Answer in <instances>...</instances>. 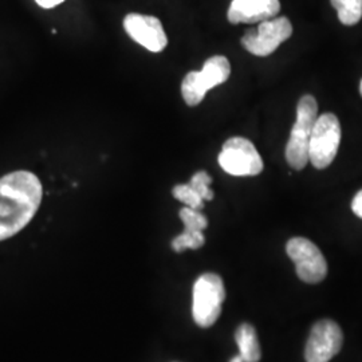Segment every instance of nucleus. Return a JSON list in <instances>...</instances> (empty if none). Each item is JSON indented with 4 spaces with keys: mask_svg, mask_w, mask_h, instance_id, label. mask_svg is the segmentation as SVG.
Listing matches in <instances>:
<instances>
[{
    "mask_svg": "<svg viewBox=\"0 0 362 362\" xmlns=\"http://www.w3.org/2000/svg\"><path fill=\"white\" fill-rule=\"evenodd\" d=\"M226 288L218 274L207 272L199 276L194 285L192 315L200 327H211L219 320Z\"/></svg>",
    "mask_w": 362,
    "mask_h": 362,
    "instance_id": "nucleus-4",
    "label": "nucleus"
},
{
    "mask_svg": "<svg viewBox=\"0 0 362 362\" xmlns=\"http://www.w3.org/2000/svg\"><path fill=\"white\" fill-rule=\"evenodd\" d=\"M42 184L28 170H16L0 179V242L22 231L42 203Z\"/></svg>",
    "mask_w": 362,
    "mask_h": 362,
    "instance_id": "nucleus-1",
    "label": "nucleus"
},
{
    "mask_svg": "<svg viewBox=\"0 0 362 362\" xmlns=\"http://www.w3.org/2000/svg\"><path fill=\"white\" fill-rule=\"evenodd\" d=\"M204 243H206V238H204L203 233L184 230V233H180L179 236H176L172 240V248L176 252H182V251H185L188 248L197 250V248L204 246Z\"/></svg>",
    "mask_w": 362,
    "mask_h": 362,
    "instance_id": "nucleus-14",
    "label": "nucleus"
},
{
    "mask_svg": "<svg viewBox=\"0 0 362 362\" xmlns=\"http://www.w3.org/2000/svg\"><path fill=\"white\" fill-rule=\"evenodd\" d=\"M279 11V0H233L227 18L233 25H252L274 19Z\"/></svg>",
    "mask_w": 362,
    "mask_h": 362,
    "instance_id": "nucleus-11",
    "label": "nucleus"
},
{
    "mask_svg": "<svg viewBox=\"0 0 362 362\" xmlns=\"http://www.w3.org/2000/svg\"><path fill=\"white\" fill-rule=\"evenodd\" d=\"M231 74L230 61L223 55L207 59L200 71H191L182 79L181 95L188 106H197L208 90L224 83Z\"/></svg>",
    "mask_w": 362,
    "mask_h": 362,
    "instance_id": "nucleus-3",
    "label": "nucleus"
},
{
    "mask_svg": "<svg viewBox=\"0 0 362 362\" xmlns=\"http://www.w3.org/2000/svg\"><path fill=\"white\" fill-rule=\"evenodd\" d=\"M235 339L239 346V354L243 357L245 362H259L262 357L260 345H259L257 330L250 324H242L236 333Z\"/></svg>",
    "mask_w": 362,
    "mask_h": 362,
    "instance_id": "nucleus-12",
    "label": "nucleus"
},
{
    "mask_svg": "<svg viewBox=\"0 0 362 362\" xmlns=\"http://www.w3.org/2000/svg\"><path fill=\"white\" fill-rule=\"evenodd\" d=\"M351 209H353V212L362 219V189L358 192V194L354 196V199H353V202H351Z\"/></svg>",
    "mask_w": 362,
    "mask_h": 362,
    "instance_id": "nucleus-18",
    "label": "nucleus"
},
{
    "mask_svg": "<svg viewBox=\"0 0 362 362\" xmlns=\"http://www.w3.org/2000/svg\"><path fill=\"white\" fill-rule=\"evenodd\" d=\"M230 362H245V360H243V357L239 354V356H235L233 358H231V361Z\"/></svg>",
    "mask_w": 362,
    "mask_h": 362,
    "instance_id": "nucleus-20",
    "label": "nucleus"
},
{
    "mask_svg": "<svg viewBox=\"0 0 362 362\" xmlns=\"http://www.w3.org/2000/svg\"><path fill=\"white\" fill-rule=\"evenodd\" d=\"M318 118V105L313 95H303L297 107V119L286 145L287 164L302 170L309 163L311 133Z\"/></svg>",
    "mask_w": 362,
    "mask_h": 362,
    "instance_id": "nucleus-2",
    "label": "nucleus"
},
{
    "mask_svg": "<svg viewBox=\"0 0 362 362\" xmlns=\"http://www.w3.org/2000/svg\"><path fill=\"white\" fill-rule=\"evenodd\" d=\"M344 344L341 327L332 320H321L313 326L305 348L308 362H329L339 353Z\"/></svg>",
    "mask_w": 362,
    "mask_h": 362,
    "instance_id": "nucleus-9",
    "label": "nucleus"
},
{
    "mask_svg": "<svg viewBox=\"0 0 362 362\" xmlns=\"http://www.w3.org/2000/svg\"><path fill=\"white\" fill-rule=\"evenodd\" d=\"M338 13V19L345 26L357 25L362 18V0H330Z\"/></svg>",
    "mask_w": 362,
    "mask_h": 362,
    "instance_id": "nucleus-13",
    "label": "nucleus"
},
{
    "mask_svg": "<svg viewBox=\"0 0 362 362\" xmlns=\"http://www.w3.org/2000/svg\"><path fill=\"white\" fill-rule=\"evenodd\" d=\"M124 28L130 38L149 52H161L168 45L164 27L156 16L128 13L124 19Z\"/></svg>",
    "mask_w": 362,
    "mask_h": 362,
    "instance_id": "nucleus-10",
    "label": "nucleus"
},
{
    "mask_svg": "<svg viewBox=\"0 0 362 362\" xmlns=\"http://www.w3.org/2000/svg\"><path fill=\"white\" fill-rule=\"evenodd\" d=\"M173 196L184 203L187 207L194 208V209H203L204 207V200L200 197V194L194 191V188L188 184H179L172 189Z\"/></svg>",
    "mask_w": 362,
    "mask_h": 362,
    "instance_id": "nucleus-15",
    "label": "nucleus"
},
{
    "mask_svg": "<svg viewBox=\"0 0 362 362\" xmlns=\"http://www.w3.org/2000/svg\"><path fill=\"white\" fill-rule=\"evenodd\" d=\"M212 182V177L208 175L206 170H199L196 172L192 179L189 181V185L194 188L197 194H200V197L206 202H209L214 199V192L209 188Z\"/></svg>",
    "mask_w": 362,
    "mask_h": 362,
    "instance_id": "nucleus-17",
    "label": "nucleus"
},
{
    "mask_svg": "<svg viewBox=\"0 0 362 362\" xmlns=\"http://www.w3.org/2000/svg\"><path fill=\"white\" fill-rule=\"evenodd\" d=\"M180 219L184 223V230L187 231H196L203 233L208 227V219L197 209L194 208L184 207L180 209Z\"/></svg>",
    "mask_w": 362,
    "mask_h": 362,
    "instance_id": "nucleus-16",
    "label": "nucleus"
},
{
    "mask_svg": "<svg viewBox=\"0 0 362 362\" xmlns=\"http://www.w3.org/2000/svg\"><path fill=\"white\" fill-rule=\"evenodd\" d=\"M360 93H361V95H362V81H361V85H360Z\"/></svg>",
    "mask_w": 362,
    "mask_h": 362,
    "instance_id": "nucleus-21",
    "label": "nucleus"
},
{
    "mask_svg": "<svg viewBox=\"0 0 362 362\" xmlns=\"http://www.w3.org/2000/svg\"><path fill=\"white\" fill-rule=\"evenodd\" d=\"M42 8H52L59 6L61 3H64L65 0H35Z\"/></svg>",
    "mask_w": 362,
    "mask_h": 362,
    "instance_id": "nucleus-19",
    "label": "nucleus"
},
{
    "mask_svg": "<svg viewBox=\"0 0 362 362\" xmlns=\"http://www.w3.org/2000/svg\"><path fill=\"white\" fill-rule=\"evenodd\" d=\"M288 258L296 263L298 278L306 284H320L327 275V263L321 250L306 238H293L287 242Z\"/></svg>",
    "mask_w": 362,
    "mask_h": 362,
    "instance_id": "nucleus-7",
    "label": "nucleus"
},
{
    "mask_svg": "<svg viewBox=\"0 0 362 362\" xmlns=\"http://www.w3.org/2000/svg\"><path fill=\"white\" fill-rule=\"evenodd\" d=\"M219 165L233 176H257L263 170V160L255 145L243 137H233L223 145Z\"/></svg>",
    "mask_w": 362,
    "mask_h": 362,
    "instance_id": "nucleus-6",
    "label": "nucleus"
},
{
    "mask_svg": "<svg viewBox=\"0 0 362 362\" xmlns=\"http://www.w3.org/2000/svg\"><path fill=\"white\" fill-rule=\"evenodd\" d=\"M293 35V25L286 16L259 23L257 30H250L242 38L247 52L257 57H267Z\"/></svg>",
    "mask_w": 362,
    "mask_h": 362,
    "instance_id": "nucleus-8",
    "label": "nucleus"
},
{
    "mask_svg": "<svg viewBox=\"0 0 362 362\" xmlns=\"http://www.w3.org/2000/svg\"><path fill=\"white\" fill-rule=\"evenodd\" d=\"M341 143V124L333 113L318 116L311 133L309 161L317 169H326L336 158Z\"/></svg>",
    "mask_w": 362,
    "mask_h": 362,
    "instance_id": "nucleus-5",
    "label": "nucleus"
}]
</instances>
